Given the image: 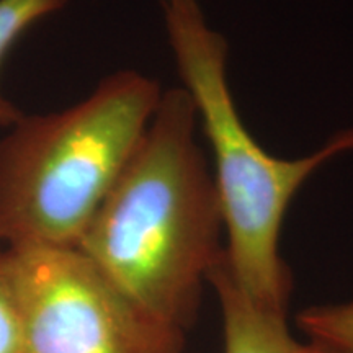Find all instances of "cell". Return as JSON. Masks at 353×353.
Instances as JSON below:
<instances>
[{
  "label": "cell",
  "instance_id": "2",
  "mask_svg": "<svg viewBox=\"0 0 353 353\" xmlns=\"http://www.w3.org/2000/svg\"><path fill=\"white\" fill-rule=\"evenodd\" d=\"M172 54L196 120L213 152L228 244L224 262L252 301L288 312L293 278L280 254L286 210L322 164L353 149V128L306 157L280 159L262 149L242 123L228 83V41L206 21L196 0H161Z\"/></svg>",
  "mask_w": 353,
  "mask_h": 353
},
{
  "label": "cell",
  "instance_id": "7",
  "mask_svg": "<svg viewBox=\"0 0 353 353\" xmlns=\"http://www.w3.org/2000/svg\"><path fill=\"white\" fill-rule=\"evenodd\" d=\"M298 329L327 353H353V301L303 309Z\"/></svg>",
  "mask_w": 353,
  "mask_h": 353
},
{
  "label": "cell",
  "instance_id": "5",
  "mask_svg": "<svg viewBox=\"0 0 353 353\" xmlns=\"http://www.w3.org/2000/svg\"><path fill=\"white\" fill-rule=\"evenodd\" d=\"M218 294L223 317L224 353H327L290 332L286 314L252 301L229 273L224 252L208 276Z\"/></svg>",
  "mask_w": 353,
  "mask_h": 353
},
{
  "label": "cell",
  "instance_id": "8",
  "mask_svg": "<svg viewBox=\"0 0 353 353\" xmlns=\"http://www.w3.org/2000/svg\"><path fill=\"white\" fill-rule=\"evenodd\" d=\"M0 353H21L19 304L3 247H0Z\"/></svg>",
  "mask_w": 353,
  "mask_h": 353
},
{
  "label": "cell",
  "instance_id": "6",
  "mask_svg": "<svg viewBox=\"0 0 353 353\" xmlns=\"http://www.w3.org/2000/svg\"><path fill=\"white\" fill-rule=\"evenodd\" d=\"M65 3L68 0H0V69L21 34L44 17L59 12ZM21 114L23 112L0 92V126L10 128Z\"/></svg>",
  "mask_w": 353,
  "mask_h": 353
},
{
  "label": "cell",
  "instance_id": "4",
  "mask_svg": "<svg viewBox=\"0 0 353 353\" xmlns=\"http://www.w3.org/2000/svg\"><path fill=\"white\" fill-rule=\"evenodd\" d=\"M6 250L21 353H183V330L128 301L76 247Z\"/></svg>",
  "mask_w": 353,
  "mask_h": 353
},
{
  "label": "cell",
  "instance_id": "3",
  "mask_svg": "<svg viewBox=\"0 0 353 353\" xmlns=\"http://www.w3.org/2000/svg\"><path fill=\"white\" fill-rule=\"evenodd\" d=\"M162 92L145 74L118 70L74 107L21 114L0 139V247H77Z\"/></svg>",
  "mask_w": 353,
  "mask_h": 353
},
{
  "label": "cell",
  "instance_id": "1",
  "mask_svg": "<svg viewBox=\"0 0 353 353\" xmlns=\"http://www.w3.org/2000/svg\"><path fill=\"white\" fill-rule=\"evenodd\" d=\"M183 87L162 92L143 139L76 249L125 296L183 332L224 247L213 172Z\"/></svg>",
  "mask_w": 353,
  "mask_h": 353
}]
</instances>
